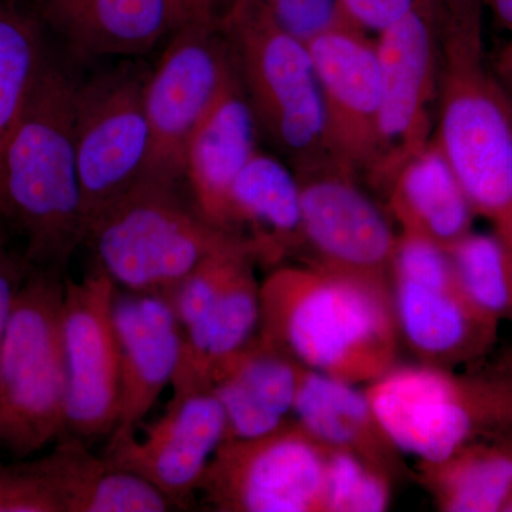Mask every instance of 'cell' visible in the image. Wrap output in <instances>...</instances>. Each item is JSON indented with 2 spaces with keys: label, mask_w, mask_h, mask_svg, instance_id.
<instances>
[{
  "label": "cell",
  "mask_w": 512,
  "mask_h": 512,
  "mask_svg": "<svg viewBox=\"0 0 512 512\" xmlns=\"http://www.w3.org/2000/svg\"><path fill=\"white\" fill-rule=\"evenodd\" d=\"M441 35L470 45L483 46L481 8L484 0H437Z\"/></svg>",
  "instance_id": "4dcf8cb0"
},
{
  "label": "cell",
  "mask_w": 512,
  "mask_h": 512,
  "mask_svg": "<svg viewBox=\"0 0 512 512\" xmlns=\"http://www.w3.org/2000/svg\"><path fill=\"white\" fill-rule=\"evenodd\" d=\"M79 69L52 43L0 163V222L30 268L64 274L86 238L74 136Z\"/></svg>",
  "instance_id": "6da1fadb"
},
{
  "label": "cell",
  "mask_w": 512,
  "mask_h": 512,
  "mask_svg": "<svg viewBox=\"0 0 512 512\" xmlns=\"http://www.w3.org/2000/svg\"><path fill=\"white\" fill-rule=\"evenodd\" d=\"M503 512H512V495L510 497V500H508V503L505 504Z\"/></svg>",
  "instance_id": "74e56055"
},
{
  "label": "cell",
  "mask_w": 512,
  "mask_h": 512,
  "mask_svg": "<svg viewBox=\"0 0 512 512\" xmlns=\"http://www.w3.org/2000/svg\"><path fill=\"white\" fill-rule=\"evenodd\" d=\"M383 197L400 234L427 239L448 251L473 232L476 214L434 138L403 165Z\"/></svg>",
  "instance_id": "603a6c76"
},
{
  "label": "cell",
  "mask_w": 512,
  "mask_h": 512,
  "mask_svg": "<svg viewBox=\"0 0 512 512\" xmlns=\"http://www.w3.org/2000/svg\"><path fill=\"white\" fill-rule=\"evenodd\" d=\"M258 333L302 366L359 386L396 366L402 348L389 284L309 264L266 275Z\"/></svg>",
  "instance_id": "7a4b0ae2"
},
{
  "label": "cell",
  "mask_w": 512,
  "mask_h": 512,
  "mask_svg": "<svg viewBox=\"0 0 512 512\" xmlns=\"http://www.w3.org/2000/svg\"><path fill=\"white\" fill-rule=\"evenodd\" d=\"M228 229L271 269L303 251L301 188L291 165L255 151L229 191Z\"/></svg>",
  "instance_id": "44dd1931"
},
{
  "label": "cell",
  "mask_w": 512,
  "mask_h": 512,
  "mask_svg": "<svg viewBox=\"0 0 512 512\" xmlns=\"http://www.w3.org/2000/svg\"><path fill=\"white\" fill-rule=\"evenodd\" d=\"M50 46L32 6L0 0V163Z\"/></svg>",
  "instance_id": "4316f807"
},
{
  "label": "cell",
  "mask_w": 512,
  "mask_h": 512,
  "mask_svg": "<svg viewBox=\"0 0 512 512\" xmlns=\"http://www.w3.org/2000/svg\"><path fill=\"white\" fill-rule=\"evenodd\" d=\"M295 174L305 264L390 285L399 231L359 175L338 160Z\"/></svg>",
  "instance_id": "4fadbf2b"
},
{
  "label": "cell",
  "mask_w": 512,
  "mask_h": 512,
  "mask_svg": "<svg viewBox=\"0 0 512 512\" xmlns=\"http://www.w3.org/2000/svg\"><path fill=\"white\" fill-rule=\"evenodd\" d=\"M238 241L202 214L187 181L144 175L90 224L84 244L116 285L170 299L202 262Z\"/></svg>",
  "instance_id": "3957f363"
},
{
  "label": "cell",
  "mask_w": 512,
  "mask_h": 512,
  "mask_svg": "<svg viewBox=\"0 0 512 512\" xmlns=\"http://www.w3.org/2000/svg\"><path fill=\"white\" fill-rule=\"evenodd\" d=\"M333 157L365 178L379 144L382 76L376 42L357 26L329 30L308 43Z\"/></svg>",
  "instance_id": "2e32d148"
},
{
  "label": "cell",
  "mask_w": 512,
  "mask_h": 512,
  "mask_svg": "<svg viewBox=\"0 0 512 512\" xmlns=\"http://www.w3.org/2000/svg\"><path fill=\"white\" fill-rule=\"evenodd\" d=\"M413 477L441 512H503L512 495V434L417 461Z\"/></svg>",
  "instance_id": "484cf974"
},
{
  "label": "cell",
  "mask_w": 512,
  "mask_h": 512,
  "mask_svg": "<svg viewBox=\"0 0 512 512\" xmlns=\"http://www.w3.org/2000/svg\"><path fill=\"white\" fill-rule=\"evenodd\" d=\"M120 348L119 413L113 433L133 430L173 382L183 335L170 299L156 293L117 296Z\"/></svg>",
  "instance_id": "ac0fdd59"
},
{
  "label": "cell",
  "mask_w": 512,
  "mask_h": 512,
  "mask_svg": "<svg viewBox=\"0 0 512 512\" xmlns=\"http://www.w3.org/2000/svg\"><path fill=\"white\" fill-rule=\"evenodd\" d=\"M434 141L476 217L512 248V103L483 47L444 39Z\"/></svg>",
  "instance_id": "52a82bcc"
},
{
  "label": "cell",
  "mask_w": 512,
  "mask_h": 512,
  "mask_svg": "<svg viewBox=\"0 0 512 512\" xmlns=\"http://www.w3.org/2000/svg\"><path fill=\"white\" fill-rule=\"evenodd\" d=\"M265 3L278 25L306 46L329 30L357 26L343 0H265Z\"/></svg>",
  "instance_id": "f546056e"
},
{
  "label": "cell",
  "mask_w": 512,
  "mask_h": 512,
  "mask_svg": "<svg viewBox=\"0 0 512 512\" xmlns=\"http://www.w3.org/2000/svg\"><path fill=\"white\" fill-rule=\"evenodd\" d=\"M493 9L495 18L512 33V0H484Z\"/></svg>",
  "instance_id": "e575fe53"
},
{
  "label": "cell",
  "mask_w": 512,
  "mask_h": 512,
  "mask_svg": "<svg viewBox=\"0 0 512 512\" xmlns=\"http://www.w3.org/2000/svg\"><path fill=\"white\" fill-rule=\"evenodd\" d=\"M328 450V448H326ZM396 481L362 458L346 451L326 453L323 512L389 510Z\"/></svg>",
  "instance_id": "f1b7e54d"
},
{
  "label": "cell",
  "mask_w": 512,
  "mask_h": 512,
  "mask_svg": "<svg viewBox=\"0 0 512 512\" xmlns=\"http://www.w3.org/2000/svg\"><path fill=\"white\" fill-rule=\"evenodd\" d=\"M235 82L221 30L188 23L168 36L147 84L151 144L141 177L187 181L192 138Z\"/></svg>",
  "instance_id": "8fae6325"
},
{
  "label": "cell",
  "mask_w": 512,
  "mask_h": 512,
  "mask_svg": "<svg viewBox=\"0 0 512 512\" xmlns=\"http://www.w3.org/2000/svg\"><path fill=\"white\" fill-rule=\"evenodd\" d=\"M252 258L229 278L210 312L181 332L180 360L173 377L174 396L210 390L211 377L258 332L261 319V282Z\"/></svg>",
  "instance_id": "d4e9b609"
},
{
  "label": "cell",
  "mask_w": 512,
  "mask_h": 512,
  "mask_svg": "<svg viewBox=\"0 0 512 512\" xmlns=\"http://www.w3.org/2000/svg\"><path fill=\"white\" fill-rule=\"evenodd\" d=\"M326 453L291 417L264 436L222 441L197 494L220 512H323Z\"/></svg>",
  "instance_id": "7c38bea8"
},
{
  "label": "cell",
  "mask_w": 512,
  "mask_h": 512,
  "mask_svg": "<svg viewBox=\"0 0 512 512\" xmlns=\"http://www.w3.org/2000/svg\"><path fill=\"white\" fill-rule=\"evenodd\" d=\"M293 419L328 450L362 458L394 481L413 476L404 454L383 429L365 389L305 367Z\"/></svg>",
  "instance_id": "ffe728a7"
},
{
  "label": "cell",
  "mask_w": 512,
  "mask_h": 512,
  "mask_svg": "<svg viewBox=\"0 0 512 512\" xmlns=\"http://www.w3.org/2000/svg\"><path fill=\"white\" fill-rule=\"evenodd\" d=\"M511 103H512V96H511Z\"/></svg>",
  "instance_id": "ab89813d"
},
{
  "label": "cell",
  "mask_w": 512,
  "mask_h": 512,
  "mask_svg": "<svg viewBox=\"0 0 512 512\" xmlns=\"http://www.w3.org/2000/svg\"><path fill=\"white\" fill-rule=\"evenodd\" d=\"M59 512H164L173 504L144 478L97 457L79 437H62L49 453L32 458Z\"/></svg>",
  "instance_id": "7402d4cb"
},
{
  "label": "cell",
  "mask_w": 512,
  "mask_h": 512,
  "mask_svg": "<svg viewBox=\"0 0 512 512\" xmlns=\"http://www.w3.org/2000/svg\"><path fill=\"white\" fill-rule=\"evenodd\" d=\"M258 134L237 79L198 128L188 150L187 184L192 197L212 224L228 232L229 191L258 150Z\"/></svg>",
  "instance_id": "cb8c5ba5"
},
{
  "label": "cell",
  "mask_w": 512,
  "mask_h": 512,
  "mask_svg": "<svg viewBox=\"0 0 512 512\" xmlns=\"http://www.w3.org/2000/svg\"><path fill=\"white\" fill-rule=\"evenodd\" d=\"M227 421L211 390L173 396L164 416L136 430L111 433L104 457L144 478L173 504L197 495L212 456L225 439Z\"/></svg>",
  "instance_id": "9a60e30c"
},
{
  "label": "cell",
  "mask_w": 512,
  "mask_h": 512,
  "mask_svg": "<svg viewBox=\"0 0 512 512\" xmlns=\"http://www.w3.org/2000/svg\"><path fill=\"white\" fill-rule=\"evenodd\" d=\"M29 268L30 266L23 258L20 249H15L0 261V350H2L13 299L28 274Z\"/></svg>",
  "instance_id": "836d02e7"
},
{
  "label": "cell",
  "mask_w": 512,
  "mask_h": 512,
  "mask_svg": "<svg viewBox=\"0 0 512 512\" xmlns=\"http://www.w3.org/2000/svg\"><path fill=\"white\" fill-rule=\"evenodd\" d=\"M64 272L29 268L0 350V456L25 460L67 434Z\"/></svg>",
  "instance_id": "5b68a950"
},
{
  "label": "cell",
  "mask_w": 512,
  "mask_h": 512,
  "mask_svg": "<svg viewBox=\"0 0 512 512\" xmlns=\"http://www.w3.org/2000/svg\"><path fill=\"white\" fill-rule=\"evenodd\" d=\"M77 77L74 136L84 225L140 180L151 134L146 57H121ZM86 239V238H84Z\"/></svg>",
  "instance_id": "ba28073f"
},
{
  "label": "cell",
  "mask_w": 512,
  "mask_h": 512,
  "mask_svg": "<svg viewBox=\"0 0 512 512\" xmlns=\"http://www.w3.org/2000/svg\"><path fill=\"white\" fill-rule=\"evenodd\" d=\"M350 18L365 32H383L421 0H343Z\"/></svg>",
  "instance_id": "1f68e13d"
},
{
  "label": "cell",
  "mask_w": 512,
  "mask_h": 512,
  "mask_svg": "<svg viewBox=\"0 0 512 512\" xmlns=\"http://www.w3.org/2000/svg\"><path fill=\"white\" fill-rule=\"evenodd\" d=\"M458 284L495 322H512V248L493 232H470L448 249Z\"/></svg>",
  "instance_id": "83f0119b"
},
{
  "label": "cell",
  "mask_w": 512,
  "mask_h": 512,
  "mask_svg": "<svg viewBox=\"0 0 512 512\" xmlns=\"http://www.w3.org/2000/svg\"><path fill=\"white\" fill-rule=\"evenodd\" d=\"M30 6L77 67L146 57L174 30L171 0H33Z\"/></svg>",
  "instance_id": "e0dca14e"
},
{
  "label": "cell",
  "mask_w": 512,
  "mask_h": 512,
  "mask_svg": "<svg viewBox=\"0 0 512 512\" xmlns=\"http://www.w3.org/2000/svg\"><path fill=\"white\" fill-rule=\"evenodd\" d=\"M239 2L241 0H171L174 30L188 23L221 30Z\"/></svg>",
  "instance_id": "d6a6232c"
},
{
  "label": "cell",
  "mask_w": 512,
  "mask_h": 512,
  "mask_svg": "<svg viewBox=\"0 0 512 512\" xmlns=\"http://www.w3.org/2000/svg\"><path fill=\"white\" fill-rule=\"evenodd\" d=\"M15 249H19L18 245L15 244L9 232L6 231V228L3 227L2 222H0V261H2L5 256H8L10 252L15 251Z\"/></svg>",
  "instance_id": "d590c367"
},
{
  "label": "cell",
  "mask_w": 512,
  "mask_h": 512,
  "mask_svg": "<svg viewBox=\"0 0 512 512\" xmlns=\"http://www.w3.org/2000/svg\"><path fill=\"white\" fill-rule=\"evenodd\" d=\"M382 76L379 144L367 183L383 195L404 164L430 146L439 110L441 18L437 0H421L376 40Z\"/></svg>",
  "instance_id": "30bf717a"
},
{
  "label": "cell",
  "mask_w": 512,
  "mask_h": 512,
  "mask_svg": "<svg viewBox=\"0 0 512 512\" xmlns=\"http://www.w3.org/2000/svg\"><path fill=\"white\" fill-rule=\"evenodd\" d=\"M390 289L400 342L417 363L476 369L497 345L500 323L467 298L439 245L399 232Z\"/></svg>",
  "instance_id": "9c48e42d"
},
{
  "label": "cell",
  "mask_w": 512,
  "mask_h": 512,
  "mask_svg": "<svg viewBox=\"0 0 512 512\" xmlns=\"http://www.w3.org/2000/svg\"><path fill=\"white\" fill-rule=\"evenodd\" d=\"M494 369L503 370V372L511 373L512 375V345L508 346L507 349L497 357L495 362L491 363Z\"/></svg>",
  "instance_id": "8d00e7d4"
},
{
  "label": "cell",
  "mask_w": 512,
  "mask_h": 512,
  "mask_svg": "<svg viewBox=\"0 0 512 512\" xmlns=\"http://www.w3.org/2000/svg\"><path fill=\"white\" fill-rule=\"evenodd\" d=\"M305 366L258 332L211 377L224 410V440L264 436L292 417Z\"/></svg>",
  "instance_id": "d6986e66"
},
{
  "label": "cell",
  "mask_w": 512,
  "mask_h": 512,
  "mask_svg": "<svg viewBox=\"0 0 512 512\" xmlns=\"http://www.w3.org/2000/svg\"><path fill=\"white\" fill-rule=\"evenodd\" d=\"M365 392L396 447L417 461L512 434V375L493 366L458 372L399 362Z\"/></svg>",
  "instance_id": "277c9868"
},
{
  "label": "cell",
  "mask_w": 512,
  "mask_h": 512,
  "mask_svg": "<svg viewBox=\"0 0 512 512\" xmlns=\"http://www.w3.org/2000/svg\"><path fill=\"white\" fill-rule=\"evenodd\" d=\"M116 298V282L96 262L79 281L64 279L67 434L87 443L116 429L120 382Z\"/></svg>",
  "instance_id": "5bb4252c"
},
{
  "label": "cell",
  "mask_w": 512,
  "mask_h": 512,
  "mask_svg": "<svg viewBox=\"0 0 512 512\" xmlns=\"http://www.w3.org/2000/svg\"><path fill=\"white\" fill-rule=\"evenodd\" d=\"M221 32L259 134L285 163L302 171L336 160L308 46L278 25L265 0H241Z\"/></svg>",
  "instance_id": "8992f818"
},
{
  "label": "cell",
  "mask_w": 512,
  "mask_h": 512,
  "mask_svg": "<svg viewBox=\"0 0 512 512\" xmlns=\"http://www.w3.org/2000/svg\"><path fill=\"white\" fill-rule=\"evenodd\" d=\"M508 67H510V70H512V49L510 50V53H508Z\"/></svg>",
  "instance_id": "f35d334b"
}]
</instances>
